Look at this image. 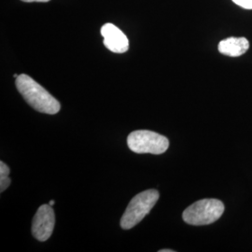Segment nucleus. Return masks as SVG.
I'll list each match as a JSON object with an SVG mask.
<instances>
[{"label": "nucleus", "mask_w": 252, "mask_h": 252, "mask_svg": "<svg viewBox=\"0 0 252 252\" xmlns=\"http://www.w3.org/2000/svg\"><path fill=\"white\" fill-rule=\"evenodd\" d=\"M9 168L6 163L0 162V191L3 192L11 183L9 178Z\"/></svg>", "instance_id": "8"}, {"label": "nucleus", "mask_w": 252, "mask_h": 252, "mask_svg": "<svg viewBox=\"0 0 252 252\" xmlns=\"http://www.w3.org/2000/svg\"><path fill=\"white\" fill-rule=\"evenodd\" d=\"M19 75H17V74H14V75H13V77H14V78H15V79H16V78H17V77H18Z\"/></svg>", "instance_id": "13"}, {"label": "nucleus", "mask_w": 252, "mask_h": 252, "mask_svg": "<svg viewBox=\"0 0 252 252\" xmlns=\"http://www.w3.org/2000/svg\"><path fill=\"white\" fill-rule=\"evenodd\" d=\"M55 215L54 209L50 205H42L37 209L33 218L32 234L36 240L44 242L48 240L54 231Z\"/></svg>", "instance_id": "5"}, {"label": "nucleus", "mask_w": 252, "mask_h": 252, "mask_svg": "<svg viewBox=\"0 0 252 252\" xmlns=\"http://www.w3.org/2000/svg\"><path fill=\"white\" fill-rule=\"evenodd\" d=\"M234 4L246 9H252V0H232Z\"/></svg>", "instance_id": "9"}, {"label": "nucleus", "mask_w": 252, "mask_h": 252, "mask_svg": "<svg viewBox=\"0 0 252 252\" xmlns=\"http://www.w3.org/2000/svg\"><path fill=\"white\" fill-rule=\"evenodd\" d=\"M250 48V42L246 37L231 36L221 40L219 43V52L231 57H238L247 53Z\"/></svg>", "instance_id": "7"}, {"label": "nucleus", "mask_w": 252, "mask_h": 252, "mask_svg": "<svg viewBox=\"0 0 252 252\" xmlns=\"http://www.w3.org/2000/svg\"><path fill=\"white\" fill-rule=\"evenodd\" d=\"M23 2H27V3H31V2H41V3H46L49 2L51 0H21Z\"/></svg>", "instance_id": "10"}, {"label": "nucleus", "mask_w": 252, "mask_h": 252, "mask_svg": "<svg viewBox=\"0 0 252 252\" xmlns=\"http://www.w3.org/2000/svg\"><path fill=\"white\" fill-rule=\"evenodd\" d=\"M101 35L104 37V45L116 54H124L129 49V40L126 34L116 26L108 23L101 27Z\"/></svg>", "instance_id": "6"}, {"label": "nucleus", "mask_w": 252, "mask_h": 252, "mask_svg": "<svg viewBox=\"0 0 252 252\" xmlns=\"http://www.w3.org/2000/svg\"><path fill=\"white\" fill-rule=\"evenodd\" d=\"M49 205H50V206H52V207H53V206H54V200H52V201H51V202H50V203H49Z\"/></svg>", "instance_id": "12"}, {"label": "nucleus", "mask_w": 252, "mask_h": 252, "mask_svg": "<svg viewBox=\"0 0 252 252\" xmlns=\"http://www.w3.org/2000/svg\"><path fill=\"white\" fill-rule=\"evenodd\" d=\"M127 145L133 153L162 154L168 149L169 140L153 131L138 130L128 135Z\"/></svg>", "instance_id": "4"}, {"label": "nucleus", "mask_w": 252, "mask_h": 252, "mask_svg": "<svg viewBox=\"0 0 252 252\" xmlns=\"http://www.w3.org/2000/svg\"><path fill=\"white\" fill-rule=\"evenodd\" d=\"M224 212V205L218 199H203L187 207L183 214V220L190 225L211 224L217 221Z\"/></svg>", "instance_id": "2"}, {"label": "nucleus", "mask_w": 252, "mask_h": 252, "mask_svg": "<svg viewBox=\"0 0 252 252\" xmlns=\"http://www.w3.org/2000/svg\"><path fill=\"white\" fill-rule=\"evenodd\" d=\"M160 252H174V251H171V250H161Z\"/></svg>", "instance_id": "11"}, {"label": "nucleus", "mask_w": 252, "mask_h": 252, "mask_svg": "<svg viewBox=\"0 0 252 252\" xmlns=\"http://www.w3.org/2000/svg\"><path fill=\"white\" fill-rule=\"evenodd\" d=\"M16 88L21 95L36 111L54 115L60 111V103L27 74H21L16 78Z\"/></svg>", "instance_id": "1"}, {"label": "nucleus", "mask_w": 252, "mask_h": 252, "mask_svg": "<svg viewBox=\"0 0 252 252\" xmlns=\"http://www.w3.org/2000/svg\"><path fill=\"white\" fill-rule=\"evenodd\" d=\"M160 197L156 189H148L136 194L126 208L121 220V227L129 230L138 224L150 213Z\"/></svg>", "instance_id": "3"}]
</instances>
